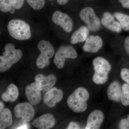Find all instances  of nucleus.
I'll list each match as a JSON object with an SVG mask.
<instances>
[{"label":"nucleus","instance_id":"nucleus-12","mask_svg":"<svg viewBox=\"0 0 129 129\" xmlns=\"http://www.w3.org/2000/svg\"><path fill=\"white\" fill-rule=\"evenodd\" d=\"M36 82L27 86L25 89L26 98L30 104L33 105L39 104L41 101V93Z\"/></svg>","mask_w":129,"mask_h":129},{"label":"nucleus","instance_id":"nucleus-16","mask_svg":"<svg viewBox=\"0 0 129 129\" xmlns=\"http://www.w3.org/2000/svg\"><path fill=\"white\" fill-rule=\"evenodd\" d=\"M24 0H0V10L4 13H14L22 7Z\"/></svg>","mask_w":129,"mask_h":129},{"label":"nucleus","instance_id":"nucleus-28","mask_svg":"<svg viewBox=\"0 0 129 129\" xmlns=\"http://www.w3.org/2000/svg\"><path fill=\"white\" fill-rule=\"evenodd\" d=\"M80 127L79 125L76 122H70L67 127V129H80Z\"/></svg>","mask_w":129,"mask_h":129},{"label":"nucleus","instance_id":"nucleus-24","mask_svg":"<svg viewBox=\"0 0 129 129\" xmlns=\"http://www.w3.org/2000/svg\"><path fill=\"white\" fill-rule=\"evenodd\" d=\"M108 74L95 72L92 77L93 82L96 84L102 85L105 84L108 79Z\"/></svg>","mask_w":129,"mask_h":129},{"label":"nucleus","instance_id":"nucleus-18","mask_svg":"<svg viewBox=\"0 0 129 129\" xmlns=\"http://www.w3.org/2000/svg\"><path fill=\"white\" fill-rule=\"evenodd\" d=\"M95 72L100 73L108 74L111 70L110 63L105 58L101 57L95 58L93 61Z\"/></svg>","mask_w":129,"mask_h":129},{"label":"nucleus","instance_id":"nucleus-20","mask_svg":"<svg viewBox=\"0 0 129 129\" xmlns=\"http://www.w3.org/2000/svg\"><path fill=\"white\" fill-rule=\"evenodd\" d=\"M19 95L18 88L14 84L9 85L6 90L2 95V98L6 102H14Z\"/></svg>","mask_w":129,"mask_h":129},{"label":"nucleus","instance_id":"nucleus-32","mask_svg":"<svg viewBox=\"0 0 129 129\" xmlns=\"http://www.w3.org/2000/svg\"><path fill=\"white\" fill-rule=\"evenodd\" d=\"M5 108L4 103L2 102H0V113Z\"/></svg>","mask_w":129,"mask_h":129},{"label":"nucleus","instance_id":"nucleus-10","mask_svg":"<svg viewBox=\"0 0 129 129\" xmlns=\"http://www.w3.org/2000/svg\"><path fill=\"white\" fill-rule=\"evenodd\" d=\"M63 96V92L61 89H57L56 87H53L47 91L44 97L43 101L44 104L49 108H53L56 103L61 101Z\"/></svg>","mask_w":129,"mask_h":129},{"label":"nucleus","instance_id":"nucleus-17","mask_svg":"<svg viewBox=\"0 0 129 129\" xmlns=\"http://www.w3.org/2000/svg\"><path fill=\"white\" fill-rule=\"evenodd\" d=\"M122 88L120 84L117 81H113L109 86L107 94L109 99L115 102L121 101Z\"/></svg>","mask_w":129,"mask_h":129},{"label":"nucleus","instance_id":"nucleus-5","mask_svg":"<svg viewBox=\"0 0 129 129\" xmlns=\"http://www.w3.org/2000/svg\"><path fill=\"white\" fill-rule=\"evenodd\" d=\"M79 16L91 31L95 32L100 29L101 27L100 19L91 8L86 7L83 8L80 12Z\"/></svg>","mask_w":129,"mask_h":129},{"label":"nucleus","instance_id":"nucleus-1","mask_svg":"<svg viewBox=\"0 0 129 129\" xmlns=\"http://www.w3.org/2000/svg\"><path fill=\"white\" fill-rule=\"evenodd\" d=\"M90 95L87 90L84 87H79L68 98L67 104L70 108L76 113H81L86 110L88 107L86 102Z\"/></svg>","mask_w":129,"mask_h":129},{"label":"nucleus","instance_id":"nucleus-25","mask_svg":"<svg viewBox=\"0 0 129 129\" xmlns=\"http://www.w3.org/2000/svg\"><path fill=\"white\" fill-rule=\"evenodd\" d=\"M30 7L34 10L42 9L45 5V0H26Z\"/></svg>","mask_w":129,"mask_h":129},{"label":"nucleus","instance_id":"nucleus-19","mask_svg":"<svg viewBox=\"0 0 129 129\" xmlns=\"http://www.w3.org/2000/svg\"><path fill=\"white\" fill-rule=\"evenodd\" d=\"M89 32L88 27L81 26L72 35L70 39V43L72 44H76L85 41L88 38Z\"/></svg>","mask_w":129,"mask_h":129},{"label":"nucleus","instance_id":"nucleus-29","mask_svg":"<svg viewBox=\"0 0 129 129\" xmlns=\"http://www.w3.org/2000/svg\"><path fill=\"white\" fill-rule=\"evenodd\" d=\"M124 46L125 51L129 56V36L127 37L125 40Z\"/></svg>","mask_w":129,"mask_h":129},{"label":"nucleus","instance_id":"nucleus-7","mask_svg":"<svg viewBox=\"0 0 129 129\" xmlns=\"http://www.w3.org/2000/svg\"><path fill=\"white\" fill-rule=\"evenodd\" d=\"M32 105L30 103H19L14 108V115L17 118H22L23 122H29L33 119L35 114V111Z\"/></svg>","mask_w":129,"mask_h":129},{"label":"nucleus","instance_id":"nucleus-8","mask_svg":"<svg viewBox=\"0 0 129 129\" xmlns=\"http://www.w3.org/2000/svg\"><path fill=\"white\" fill-rule=\"evenodd\" d=\"M52 21L55 24L60 26L67 32L72 31L73 22L68 14L60 11H56L52 16Z\"/></svg>","mask_w":129,"mask_h":129},{"label":"nucleus","instance_id":"nucleus-3","mask_svg":"<svg viewBox=\"0 0 129 129\" xmlns=\"http://www.w3.org/2000/svg\"><path fill=\"white\" fill-rule=\"evenodd\" d=\"M22 57V53L21 50L15 49L13 44H6L3 55L0 56V72L8 70L13 64L19 61Z\"/></svg>","mask_w":129,"mask_h":129},{"label":"nucleus","instance_id":"nucleus-21","mask_svg":"<svg viewBox=\"0 0 129 129\" xmlns=\"http://www.w3.org/2000/svg\"><path fill=\"white\" fill-rule=\"evenodd\" d=\"M0 113V129H5L12 123V115L8 108L4 109Z\"/></svg>","mask_w":129,"mask_h":129},{"label":"nucleus","instance_id":"nucleus-26","mask_svg":"<svg viewBox=\"0 0 129 129\" xmlns=\"http://www.w3.org/2000/svg\"><path fill=\"white\" fill-rule=\"evenodd\" d=\"M120 75L122 79L129 84V69H123L120 72Z\"/></svg>","mask_w":129,"mask_h":129},{"label":"nucleus","instance_id":"nucleus-27","mask_svg":"<svg viewBox=\"0 0 129 129\" xmlns=\"http://www.w3.org/2000/svg\"><path fill=\"white\" fill-rule=\"evenodd\" d=\"M119 128L122 129H129V114L126 119H122L119 124Z\"/></svg>","mask_w":129,"mask_h":129},{"label":"nucleus","instance_id":"nucleus-11","mask_svg":"<svg viewBox=\"0 0 129 129\" xmlns=\"http://www.w3.org/2000/svg\"><path fill=\"white\" fill-rule=\"evenodd\" d=\"M56 124L53 115L46 113L35 119L32 123L34 127L40 129H48L52 128Z\"/></svg>","mask_w":129,"mask_h":129},{"label":"nucleus","instance_id":"nucleus-9","mask_svg":"<svg viewBox=\"0 0 129 129\" xmlns=\"http://www.w3.org/2000/svg\"><path fill=\"white\" fill-rule=\"evenodd\" d=\"M35 81L38 88L41 91H47L55 84L56 77L52 74L47 76L42 74H38L35 77Z\"/></svg>","mask_w":129,"mask_h":129},{"label":"nucleus","instance_id":"nucleus-6","mask_svg":"<svg viewBox=\"0 0 129 129\" xmlns=\"http://www.w3.org/2000/svg\"><path fill=\"white\" fill-rule=\"evenodd\" d=\"M76 50L70 45H63L60 46L55 55L54 62L58 68L62 69L64 66L67 58L75 59L77 57Z\"/></svg>","mask_w":129,"mask_h":129},{"label":"nucleus","instance_id":"nucleus-15","mask_svg":"<svg viewBox=\"0 0 129 129\" xmlns=\"http://www.w3.org/2000/svg\"><path fill=\"white\" fill-rule=\"evenodd\" d=\"M101 22L103 26L113 32L119 33L122 31V28L119 22L115 21L114 16L109 12L104 13Z\"/></svg>","mask_w":129,"mask_h":129},{"label":"nucleus","instance_id":"nucleus-23","mask_svg":"<svg viewBox=\"0 0 129 129\" xmlns=\"http://www.w3.org/2000/svg\"><path fill=\"white\" fill-rule=\"evenodd\" d=\"M120 102L123 106H129V84L127 83L122 85Z\"/></svg>","mask_w":129,"mask_h":129},{"label":"nucleus","instance_id":"nucleus-31","mask_svg":"<svg viewBox=\"0 0 129 129\" xmlns=\"http://www.w3.org/2000/svg\"><path fill=\"white\" fill-rule=\"evenodd\" d=\"M69 0H57L58 3L60 5H63L67 4Z\"/></svg>","mask_w":129,"mask_h":129},{"label":"nucleus","instance_id":"nucleus-14","mask_svg":"<svg viewBox=\"0 0 129 129\" xmlns=\"http://www.w3.org/2000/svg\"><path fill=\"white\" fill-rule=\"evenodd\" d=\"M103 45L102 40L99 36H90L86 40L83 49L86 52L96 53L102 48Z\"/></svg>","mask_w":129,"mask_h":129},{"label":"nucleus","instance_id":"nucleus-30","mask_svg":"<svg viewBox=\"0 0 129 129\" xmlns=\"http://www.w3.org/2000/svg\"><path fill=\"white\" fill-rule=\"evenodd\" d=\"M121 3L122 7L129 9V0H119Z\"/></svg>","mask_w":129,"mask_h":129},{"label":"nucleus","instance_id":"nucleus-4","mask_svg":"<svg viewBox=\"0 0 129 129\" xmlns=\"http://www.w3.org/2000/svg\"><path fill=\"white\" fill-rule=\"evenodd\" d=\"M37 47L41 53L36 60V65L39 68L42 69L49 65V59L53 57L55 50L50 42L46 40L40 41L37 45Z\"/></svg>","mask_w":129,"mask_h":129},{"label":"nucleus","instance_id":"nucleus-34","mask_svg":"<svg viewBox=\"0 0 129 129\" xmlns=\"http://www.w3.org/2000/svg\"><path fill=\"white\" fill-rule=\"evenodd\" d=\"M88 1H91V0H88Z\"/></svg>","mask_w":129,"mask_h":129},{"label":"nucleus","instance_id":"nucleus-22","mask_svg":"<svg viewBox=\"0 0 129 129\" xmlns=\"http://www.w3.org/2000/svg\"><path fill=\"white\" fill-rule=\"evenodd\" d=\"M114 16L117 19L122 29L124 31L129 30V16L120 12H115Z\"/></svg>","mask_w":129,"mask_h":129},{"label":"nucleus","instance_id":"nucleus-2","mask_svg":"<svg viewBox=\"0 0 129 129\" xmlns=\"http://www.w3.org/2000/svg\"><path fill=\"white\" fill-rule=\"evenodd\" d=\"M9 35L18 40H26L32 36L30 25L23 20L12 19L10 20L7 25Z\"/></svg>","mask_w":129,"mask_h":129},{"label":"nucleus","instance_id":"nucleus-33","mask_svg":"<svg viewBox=\"0 0 129 129\" xmlns=\"http://www.w3.org/2000/svg\"><path fill=\"white\" fill-rule=\"evenodd\" d=\"M48 1H54V0H48Z\"/></svg>","mask_w":129,"mask_h":129},{"label":"nucleus","instance_id":"nucleus-13","mask_svg":"<svg viewBox=\"0 0 129 129\" xmlns=\"http://www.w3.org/2000/svg\"><path fill=\"white\" fill-rule=\"evenodd\" d=\"M104 117V114L101 111L96 110L92 111L88 116L85 129L100 128Z\"/></svg>","mask_w":129,"mask_h":129}]
</instances>
